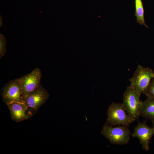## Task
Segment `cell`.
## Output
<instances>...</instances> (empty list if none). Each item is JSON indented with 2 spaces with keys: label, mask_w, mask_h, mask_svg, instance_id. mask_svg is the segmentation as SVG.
<instances>
[{
  "label": "cell",
  "mask_w": 154,
  "mask_h": 154,
  "mask_svg": "<svg viewBox=\"0 0 154 154\" xmlns=\"http://www.w3.org/2000/svg\"><path fill=\"white\" fill-rule=\"evenodd\" d=\"M141 94L130 85L123 94L122 105L127 114L135 121L141 116L140 110L143 102L140 99Z\"/></svg>",
  "instance_id": "obj_1"
},
{
  "label": "cell",
  "mask_w": 154,
  "mask_h": 154,
  "mask_svg": "<svg viewBox=\"0 0 154 154\" xmlns=\"http://www.w3.org/2000/svg\"><path fill=\"white\" fill-rule=\"evenodd\" d=\"M154 78V72L149 68L139 65L133 76L129 80L130 86L140 94L146 95L151 80Z\"/></svg>",
  "instance_id": "obj_2"
},
{
  "label": "cell",
  "mask_w": 154,
  "mask_h": 154,
  "mask_svg": "<svg viewBox=\"0 0 154 154\" xmlns=\"http://www.w3.org/2000/svg\"><path fill=\"white\" fill-rule=\"evenodd\" d=\"M107 114L106 123L111 126L118 125L128 127L135 121L127 114L122 104L112 102L109 106Z\"/></svg>",
  "instance_id": "obj_3"
},
{
  "label": "cell",
  "mask_w": 154,
  "mask_h": 154,
  "mask_svg": "<svg viewBox=\"0 0 154 154\" xmlns=\"http://www.w3.org/2000/svg\"><path fill=\"white\" fill-rule=\"evenodd\" d=\"M101 132L111 143L118 145L127 144L131 135L127 127L122 125L113 127L106 123L104 125Z\"/></svg>",
  "instance_id": "obj_4"
},
{
  "label": "cell",
  "mask_w": 154,
  "mask_h": 154,
  "mask_svg": "<svg viewBox=\"0 0 154 154\" xmlns=\"http://www.w3.org/2000/svg\"><path fill=\"white\" fill-rule=\"evenodd\" d=\"M49 97L47 91L40 84L27 97L24 103L27 108V113L31 117Z\"/></svg>",
  "instance_id": "obj_5"
},
{
  "label": "cell",
  "mask_w": 154,
  "mask_h": 154,
  "mask_svg": "<svg viewBox=\"0 0 154 154\" xmlns=\"http://www.w3.org/2000/svg\"><path fill=\"white\" fill-rule=\"evenodd\" d=\"M42 75L41 70L36 68L29 74L18 78L24 102L28 96L40 85Z\"/></svg>",
  "instance_id": "obj_6"
},
{
  "label": "cell",
  "mask_w": 154,
  "mask_h": 154,
  "mask_svg": "<svg viewBox=\"0 0 154 154\" xmlns=\"http://www.w3.org/2000/svg\"><path fill=\"white\" fill-rule=\"evenodd\" d=\"M1 96L3 102L7 105L14 101L24 102L19 79L11 80L5 84L1 90Z\"/></svg>",
  "instance_id": "obj_7"
},
{
  "label": "cell",
  "mask_w": 154,
  "mask_h": 154,
  "mask_svg": "<svg viewBox=\"0 0 154 154\" xmlns=\"http://www.w3.org/2000/svg\"><path fill=\"white\" fill-rule=\"evenodd\" d=\"M146 122V120L143 122L138 120V124L134 128L133 133L131 135L133 137L137 138L139 140L142 148L148 151L149 149L150 141L154 135V127H149Z\"/></svg>",
  "instance_id": "obj_8"
},
{
  "label": "cell",
  "mask_w": 154,
  "mask_h": 154,
  "mask_svg": "<svg viewBox=\"0 0 154 154\" xmlns=\"http://www.w3.org/2000/svg\"><path fill=\"white\" fill-rule=\"evenodd\" d=\"M7 105L11 117L14 121L19 122L30 118L27 114V108L24 102L14 101Z\"/></svg>",
  "instance_id": "obj_9"
},
{
  "label": "cell",
  "mask_w": 154,
  "mask_h": 154,
  "mask_svg": "<svg viewBox=\"0 0 154 154\" xmlns=\"http://www.w3.org/2000/svg\"><path fill=\"white\" fill-rule=\"evenodd\" d=\"M143 102L140 110V115L151 121L154 127V98L147 96Z\"/></svg>",
  "instance_id": "obj_10"
},
{
  "label": "cell",
  "mask_w": 154,
  "mask_h": 154,
  "mask_svg": "<svg viewBox=\"0 0 154 154\" xmlns=\"http://www.w3.org/2000/svg\"><path fill=\"white\" fill-rule=\"evenodd\" d=\"M135 15L136 17L137 23L143 25L147 28L148 27L145 23L144 17V11L142 0H135Z\"/></svg>",
  "instance_id": "obj_11"
},
{
  "label": "cell",
  "mask_w": 154,
  "mask_h": 154,
  "mask_svg": "<svg viewBox=\"0 0 154 154\" xmlns=\"http://www.w3.org/2000/svg\"><path fill=\"white\" fill-rule=\"evenodd\" d=\"M6 42L4 35L0 34V58L4 56L6 52Z\"/></svg>",
  "instance_id": "obj_12"
},
{
  "label": "cell",
  "mask_w": 154,
  "mask_h": 154,
  "mask_svg": "<svg viewBox=\"0 0 154 154\" xmlns=\"http://www.w3.org/2000/svg\"><path fill=\"white\" fill-rule=\"evenodd\" d=\"M147 96L154 98V78L152 79L147 89Z\"/></svg>",
  "instance_id": "obj_13"
},
{
  "label": "cell",
  "mask_w": 154,
  "mask_h": 154,
  "mask_svg": "<svg viewBox=\"0 0 154 154\" xmlns=\"http://www.w3.org/2000/svg\"><path fill=\"white\" fill-rule=\"evenodd\" d=\"M0 27H1L3 25V23H2V17L1 15H0Z\"/></svg>",
  "instance_id": "obj_14"
}]
</instances>
